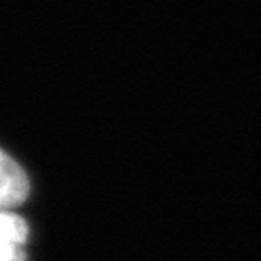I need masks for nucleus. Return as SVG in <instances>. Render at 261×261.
Here are the masks:
<instances>
[{"label": "nucleus", "mask_w": 261, "mask_h": 261, "mask_svg": "<svg viewBox=\"0 0 261 261\" xmlns=\"http://www.w3.org/2000/svg\"><path fill=\"white\" fill-rule=\"evenodd\" d=\"M29 194V180L14 159L0 149V211L25 201Z\"/></svg>", "instance_id": "nucleus-1"}, {"label": "nucleus", "mask_w": 261, "mask_h": 261, "mask_svg": "<svg viewBox=\"0 0 261 261\" xmlns=\"http://www.w3.org/2000/svg\"><path fill=\"white\" fill-rule=\"evenodd\" d=\"M28 224L16 213L0 211V261H25Z\"/></svg>", "instance_id": "nucleus-2"}]
</instances>
